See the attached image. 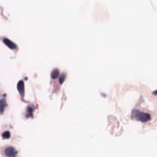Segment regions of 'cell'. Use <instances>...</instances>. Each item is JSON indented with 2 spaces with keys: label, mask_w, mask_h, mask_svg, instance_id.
Wrapping results in <instances>:
<instances>
[{
  "label": "cell",
  "mask_w": 157,
  "mask_h": 157,
  "mask_svg": "<svg viewBox=\"0 0 157 157\" xmlns=\"http://www.w3.org/2000/svg\"><path fill=\"white\" fill-rule=\"evenodd\" d=\"M5 154L8 157H15L17 154V152L16 150L13 147H8L5 150Z\"/></svg>",
  "instance_id": "obj_2"
},
{
  "label": "cell",
  "mask_w": 157,
  "mask_h": 157,
  "mask_svg": "<svg viewBox=\"0 0 157 157\" xmlns=\"http://www.w3.org/2000/svg\"><path fill=\"white\" fill-rule=\"evenodd\" d=\"M131 117L132 119L143 122H147L151 119L150 114L142 112L136 109H134L132 111Z\"/></svg>",
  "instance_id": "obj_1"
},
{
  "label": "cell",
  "mask_w": 157,
  "mask_h": 157,
  "mask_svg": "<svg viewBox=\"0 0 157 157\" xmlns=\"http://www.w3.org/2000/svg\"><path fill=\"white\" fill-rule=\"evenodd\" d=\"M17 89L19 93L22 97L24 96L25 90H24V82L20 80L18 82L17 84Z\"/></svg>",
  "instance_id": "obj_3"
},
{
  "label": "cell",
  "mask_w": 157,
  "mask_h": 157,
  "mask_svg": "<svg viewBox=\"0 0 157 157\" xmlns=\"http://www.w3.org/2000/svg\"><path fill=\"white\" fill-rule=\"evenodd\" d=\"M66 78V74L65 73H62L61 75V76H60V78H59V82L60 84H63V83L64 82V81H65V79Z\"/></svg>",
  "instance_id": "obj_8"
},
{
  "label": "cell",
  "mask_w": 157,
  "mask_h": 157,
  "mask_svg": "<svg viewBox=\"0 0 157 157\" xmlns=\"http://www.w3.org/2000/svg\"><path fill=\"white\" fill-rule=\"evenodd\" d=\"M3 42L6 44V45L9 47L10 48L12 49V50H15L17 48V46L12 41L9 40L8 39L6 38H4L3 39Z\"/></svg>",
  "instance_id": "obj_5"
},
{
  "label": "cell",
  "mask_w": 157,
  "mask_h": 157,
  "mask_svg": "<svg viewBox=\"0 0 157 157\" xmlns=\"http://www.w3.org/2000/svg\"><path fill=\"white\" fill-rule=\"evenodd\" d=\"M156 92H157V90H155V91H154V92H153L152 94H154L155 96H156V94H156Z\"/></svg>",
  "instance_id": "obj_10"
},
{
  "label": "cell",
  "mask_w": 157,
  "mask_h": 157,
  "mask_svg": "<svg viewBox=\"0 0 157 157\" xmlns=\"http://www.w3.org/2000/svg\"><path fill=\"white\" fill-rule=\"evenodd\" d=\"M10 136H11V134H10V132L9 131H5L2 134V138L5 139H8Z\"/></svg>",
  "instance_id": "obj_7"
},
{
  "label": "cell",
  "mask_w": 157,
  "mask_h": 157,
  "mask_svg": "<svg viewBox=\"0 0 157 157\" xmlns=\"http://www.w3.org/2000/svg\"><path fill=\"white\" fill-rule=\"evenodd\" d=\"M7 102L5 98L0 100V114H2L4 113L5 108L7 106Z\"/></svg>",
  "instance_id": "obj_4"
},
{
  "label": "cell",
  "mask_w": 157,
  "mask_h": 157,
  "mask_svg": "<svg viewBox=\"0 0 157 157\" xmlns=\"http://www.w3.org/2000/svg\"><path fill=\"white\" fill-rule=\"evenodd\" d=\"M27 110L29 112V114H32L33 112V108L31 106H28L27 108Z\"/></svg>",
  "instance_id": "obj_9"
},
{
  "label": "cell",
  "mask_w": 157,
  "mask_h": 157,
  "mask_svg": "<svg viewBox=\"0 0 157 157\" xmlns=\"http://www.w3.org/2000/svg\"><path fill=\"white\" fill-rule=\"evenodd\" d=\"M60 75V71L58 69H55L52 70L51 74V76L52 78L55 79L57 78H58V76Z\"/></svg>",
  "instance_id": "obj_6"
}]
</instances>
